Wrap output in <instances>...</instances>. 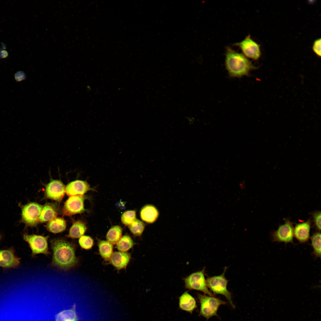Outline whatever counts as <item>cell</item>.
Instances as JSON below:
<instances>
[{
	"label": "cell",
	"instance_id": "obj_1",
	"mask_svg": "<svg viewBox=\"0 0 321 321\" xmlns=\"http://www.w3.org/2000/svg\"><path fill=\"white\" fill-rule=\"evenodd\" d=\"M53 251L52 264L63 270H67L76 265L78 260L75 254V247L73 243L62 239L51 241Z\"/></svg>",
	"mask_w": 321,
	"mask_h": 321
},
{
	"label": "cell",
	"instance_id": "obj_2",
	"mask_svg": "<svg viewBox=\"0 0 321 321\" xmlns=\"http://www.w3.org/2000/svg\"><path fill=\"white\" fill-rule=\"evenodd\" d=\"M225 65L229 75L232 77L247 75L251 71L257 68L243 54L229 47L226 48Z\"/></svg>",
	"mask_w": 321,
	"mask_h": 321
},
{
	"label": "cell",
	"instance_id": "obj_3",
	"mask_svg": "<svg viewBox=\"0 0 321 321\" xmlns=\"http://www.w3.org/2000/svg\"><path fill=\"white\" fill-rule=\"evenodd\" d=\"M198 295L201 305L199 315L207 320L213 316H218L217 312L219 306L226 303L225 301L212 296L201 294Z\"/></svg>",
	"mask_w": 321,
	"mask_h": 321
},
{
	"label": "cell",
	"instance_id": "obj_4",
	"mask_svg": "<svg viewBox=\"0 0 321 321\" xmlns=\"http://www.w3.org/2000/svg\"><path fill=\"white\" fill-rule=\"evenodd\" d=\"M19 205L21 211L20 222L24 224L26 226H35L39 222V217L43 206L34 202Z\"/></svg>",
	"mask_w": 321,
	"mask_h": 321
},
{
	"label": "cell",
	"instance_id": "obj_5",
	"mask_svg": "<svg viewBox=\"0 0 321 321\" xmlns=\"http://www.w3.org/2000/svg\"><path fill=\"white\" fill-rule=\"evenodd\" d=\"M226 269V267L221 275L208 278L206 280V284L207 287L215 294H221L225 296L232 306L235 308V306L232 301L231 292L227 288L228 280L224 275Z\"/></svg>",
	"mask_w": 321,
	"mask_h": 321
},
{
	"label": "cell",
	"instance_id": "obj_6",
	"mask_svg": "<svg viewBox=\"0 0 321 321\" xmlns=\"http://www.w3.org/2000/svg\"><path fill=\"white\" fill-rule=\"evenodd\" d=\"M205 268L201 271L193 273L184 280L186 289L201 291L210 296L213 294L208 289L204 277Z\"/></svg>",
	"mask_w": 321,
	"mask_h": 321
},
{
	"label": "cell",
	"instance_id": "obj_7",
	"mask_svg": "<svg viewBox=\"0 0 321 321\" xmlns=\"http://www.w3.org/2000/svg\"><path fill=\"white\" fill-rule=\"evenodd\" d=\"M48 236L45 237L26 233L23 235V239L28 243L31 249L32 256L40 253L46 255L49 254L48 244Z\"/></svg>",
	"mask_w": 321,
	"mask_h": 321
},
{
	"label": "cell",
	"instance_id": "obj_8",
	"mask_svg": "<svg viewBox=\"0 0 321 321\" xmlns=\"http://www.w3.org/2000/svg\"><path fill=\"white\" fill-rule=\"evenodd\" d=\"M294 236L293 224L288 219H286L284 224L280 225L277 230L271 233L273 242L285 243H293Z\"/></svg>",
	"mask_w": 321,
	"mask_h": 321
},
{
	"label": "cell",
	"instance_id": "obj_9",
	"mask_svg": "<svg viewBox=\"0 0 321 321\" xmlns=\"http://www.w3.org/2000/svg\"><path fill=\"white\" fill-rule=\"evenodd\" d=\"M234 45L240 48L243 54L246 57L257 60L260 56V45L251 38L250 35L247 36L241 42L235 43Z\"/></svg>",
	"mask_w": 321,
	"mask_h": 321
},
{
	"label": "cell",
	"instance_id": "obj_10",
	"mask_svg": "<svg viewBox=\"0 0 321 321\" xmlns=\"http://www.w3.org/2000/svg\"><path fill=\"white\" fill-rule=\"evenodd\" d=\"M83 196H70L65 202L63 208L64 215L70 216L81 213L85 210Z\"/></svg>",
	"mask_w": 321,
	"mask_h": 321
},
{
	"label": "cell",
	"instance_id": "obj_11",
	"mask_svg": "<svg viewBox=\"0 0 321 321\" xmlns=\"http://www.w3.org/2000/svg\"><path fill=\"white\" fill-rule=\"evenodd\" d=\"M65 193V186L59 180H52L46 186V196L51 199L60 201L63 199Z\"/></svg>",
	"mask_w": 321,
	"mask_h": 321
},
{
	"label": "cell",
	"instance_id": "obj_12",
	"mask_svg": "<svg viewBox=\"0 0 321 321\" xmlns=\"http://www.w3.org/2000/svg\"><path fill=\"white\" fill-rule=\"evenodd\" d=\"M21 259L15 254L13 248L0 250V267L4 269L16 268L20 263Z\"/></svg>",
	"mask_w": 321,
	"mask_h": 321
},
{
	"label": "cell",
	"instance_id": "obj_13",
	"mask_svg": "<svg viewBox=\"0 0 321 321\" xmlns=\"http://www.w3.org/2000/svg\"><path fill=\"white\" fill-rule=\"evenodd\" d=\"M90 189V185L86 181L77 180L68 184L65 187V193L69 196H83Z\"/></svg>",
	"mask_w": 321,
	"mask_h": 321
},
{
	"label": "cell",
	"instance_id": "obj_14",
	"mask_svg": "<svg viewBox=\"0 0 321 321\" xmlns=\"http://www.w3.org/2000/svg\"><path fill=\"white\" fill-rule=\"evenodd\" d=\"M311 225L310 219L295 224L294 228V236L300 243H305L308 240L310 237Z\"/></svg>",
	"mask_w": 321,
	"mask_h": 321
},
{
	"label": "cell",
	"instance_id": "obj_15",
	"mask_svg": "<svg viewBox=\"0 0 321 321\" xmlns=\"http://www.w3.org/2000/svg\"><path fill=\"white\" fill-rule=\"evenodd\" d=\"M130 258L129 254L124 252L113 253L110 259V263L118 270L125 268Z\"/></svg>",
	"mask_w": 321,
	"mask_h": 321
},
{
	"label": "cell",
	"instance_id": "obj_16",
	"mask_svg": "<svg viewBox=\"0 0 321 321\" xmlns=\"http://www.w3.org/2000/svg\"><path fill=\"white\" fill-rule=\"evenodd\" d=\"M180 308L192 314L197 306L194 298L187 292H185L179 298Z\"/></svg>",
	"mask_w": 321,
	"mask_h": 321
},
{
	"label": "cell",
	"instance_id": "obj_17",
	"mask_svg": "<svg viewBox=\"0 0 321 321\" xmlns=\"http://www.w3.org/2000/svg\"><path fill=\"white\" fill-rule=\"evenodd\" d=\"M159 213L157 209L153 206L147 205L144 206L140 212L142 220L148 223H152L157 219Z\"/></svg>",
	"mask_w": 321,
	"mask_h": 321
},
{
	"label": "cell",
	"instance_id": "obj_18",
	"mask_svg": "<svg viewBox=\"0 0 321 321\" xmlns=\"http://www.w3.org/2000/svg\"><path fill=\"white\" fill-rule=\"evenodd\" d=\"M76 305L74 303L70 309L63 310L55 315V321H78Z\"/></svg>",
	"mask_w": 321,
	"mask_h": 321
},
{
	"label": "cell",
	"instance_id": "obj_19",
	"mask_svg": "<svg viewBox=\"0 0 321 321\" xmlns=\"http://www.w3.org/2000/svg\"><path fill=\"white\" fill-rule=\"evenodd\" d=\"M86 224L81 221L75 222L70 227L67 236L72 238H77L82 236L86 232Z\"/></svg>",
	"mask_w": 321,
	"mask_h": 321
},
{
	"label": "cell",
	"instance_id": "obj_20",
	"mask_svg": "<svg viewBox=\"0 0 321 321\" xmlns=\"http://www.w3.org/2000/svg\"><path fill=\"white\" fill-rule=\"evenodd\" d=\"M66 227V221L61 218H56L50 221L47 225V228L49 232L57 233L64 231Z\"/></svg>",
	"mask_w": 321,
	"mask_h": 321
},
{
	"label": "cell",
	"instance_id": "obj_21",
	"mask_svg": "<svg viewBox=\"0 0 321 321\" xmlns=\"http://www.w3.org/2000/svg\"><path fill=\"white\" fill-rule=\"evenodd\" d=\"M57 213L51 205L46 204L43 206L39 218V222H44L50 221L56 217Z\"/></svg>",
	"mask_w": 321,
	"mask_h": 321
},
{
	"label": "cell",
	"instance_id": "obj_22",
	"mask_svg": "<svg viewBox=\"0 0 321 321\" xmlns=\"http://www.w3.org/2000/svg\"><path fill=\"white\" fill-rule=\"evenodd\" d=\"M98 246L100 254L106 261H108L113 254V246L111 244L104 240H100Z\"/></svg>",
	"mask_w": 321,
	"mask_h": 321
},
{
	"label": "cell",
	"instance_id": "obj_23",
	"mask_svg": "<svg viewBox=\"0 0 321 321\" xmlns=\"http://www.w3.org/2000/svg\"><path fill=\"white\" fill-rule=\"evenodd\" d=\"M122 229L119 226H112L109 230L106 235L107 241L112 244L117 243L121 238Z\"/></svg>",
	"mask_w": 321,
	"mask_h": 321
},
{
	"label": "cell",
	"instance_id": "obj_24",
	"mask_svg": "<svg viewBox=\"0 0 321 321\" xmlns=\"http://www.w3.org/2000/svg\"><path fill=\"white\" fill-rule=\"evenodd\" d=\"M311 245L313 251L312 254L316 259L321 257V233L317 231L313 234L311 237Z\"/></svg>",
	"mask_w": 321,
	"mask_h": 321
},
{
	"label": "cell",
	"instance_id": "obj_25",
	"mask_svg": "<svg viewBox=\"0 0 321 321\" xmlns=\"http://www.w3.org/2000/svg\"><path fill=\"white\" fill-rule=\"evenodd\" d=\"M133 242L131 237L128 235L122 237L117 243V248L122 252H126L131 248Z\"/></svg>",
	"mask_w": 321,
	"mask_h": 321
},
{
	"label": "cell",
	"instance_id": "obj_26",
	"mask_svg": "<svg viewBox=\"0 0 321 321\" xmlns=\"http://www.w3.org/2000/svg\"><path fill=\"white\" fill-rule=\"evenodd\" d=\"M144 227V223L137 219L128 225V228L131 232L136 236H139L141 235Z\"/></svg>",
	"mask_w": 321,
	"mask_h": 321
},
{
	"label": "cell",
	"instance_id": "obj_27",
	"mask_svg": "<svg viewBox=\"0 0 321 321\" xmlns=\"http://www.w3.org/2000/svg\"><path fill=\"white\" fill-rule=\"evenodd\" d=\"M136 219V213L134 210H128L123 213L121 216L122 223L125 225H129Z\"/></svg>",
	"mask_w": 321,
	"mask_h": 321
},
{
	"label": "cell",
	"instance_id": "obj_28",
	"mask_svg": "<svg viewBox=\"0 0 321 321\" xmlns=\"http://www.w3.org/2000/svg\"><path fill=\"white\" fill-rule=\"evenodd\" d=\"M78 242L82 248L88 250L92 248L93 245V240L89 236H82L80 237Z\"/></svg>",
	"mask_w": 321,
	"mask_h": 321
},
{
	"label": "cell",
	"instance_id": "obj_29",
	"mask_svg": "<svg viewBox=\"0 0 321 321\" xmlns=\"http://www.w3.org/2000/svg\"><path fill=\"white\" fill-rule=\"evenodd\" d=\"M313 218L314 226L316 229L319 232L321 230V212L316 211L311 214Z\"/></svg>",
	"mask_w": 321,
	"mask_h": 321
},
{
	"label": "cell",
	"instance_id": "obj_30",
	"mask_svg": "<svg viewBox=\"0 0 321 321\" xmlns=\"http://www.w3.org/2000/svg\"><path fill=\"white\" fill-rule=\"evenodd\" d=\"M314 52L318 56H321V39H318L314 41L312 46Z\"/></svg>",
	"mask_w": 321,
	"mask_h": 321
},
{
	"label": "cell",
	"instance_id": "obj_31",
	"mask_svg": "<svg viewBox=\"0 0 321 321\" xmlns=\"http://www.w3.org/2000/svg\"><path fill=\"white\" fill-rule=\"evenodd\" d=\"M15 80L17 82H20L25 80L26 76L25 73L22 71H18L16 72L15 75Z\"/></svg>",
	"mask_w": 321,
	"mask_h": 321
},
{
	"label": "cell",
	"instance_id": "obj_32",
	"mask_svg": "<svg viewBox=\"0 0 321 321\" xmlns=\"http://www.w3.org/2000/svg\"><path fill=\"white\" fill-rule=\"evenodd\" d=\"M1 237H2L1 235L0 234V240L1 239Z\"/></svg>",
	"mask_w": 321,
	"mask_h": 321
}]
</instances>
